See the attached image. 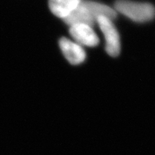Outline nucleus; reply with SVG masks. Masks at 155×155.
I'll use <instances>...</instances> for the list:
<instances>
[{
    "instance_id": "1",
    "label": "nucleus",
    "mask_w": 155,
    "mask_h": 155,
    "mask_svg": "<svg viewBox=\"0 0 155 155\" xmlns=\"http://www.w3.org/2000/svg\"><path fill=\"white\" fill-rule=\"evenodd\" d=\"M101 16L113 20L117 16L115 9L92 0H81L78 6L67 18L63 19L69 26L76 24L93 27Z\"/></svg>"
},
{
    "instance_id": "2",
    "label": "nucleus",
    "mask_w": 155,
    "mask_h": 155,
    "mask_svg": "<svg viewBox=\"0 0 155 155\" xmlns=\"http://www.w3.org/2000/svg\"><path fill=\"white\" fill-rule=\"evenodd\" d=\"M115 10L135 22H147L155 16L153 6L148 2H134L131 0H117L115 2Z\"/></svg>"
},
{
    "instance_id": "3",
    "label": "nucleus",
    "mask_w": 155,
    "mask_h": 155,
    "mask_svg": "<svg viewBox=\"0 0 155 155\" xmlns=\"http://www.w3.org/2000/svg\"><path fill=\"white\" fill-rule=\"evenodd\" d=\"M97 24L99 25L105 39V49L107 53L112 57L119 55L120 52V39L112 20L106 17L101 16L97 19Z\"/></svg>"
},
{
    "instance_id": "4",
    "label": "nucleus",
    "mask_w": 155,
    "mask_h": 155,
    "mask_svg": "<svg viewBox=\"0 0 155 155\" xmlns=\"http://www.w3.org/2000/svg\"><path fill=\"white\" fill-rule=\"evenodd\" d=\"M69 32L76 43L81 46L95 47L99 43V38L93 27L87 25H73L70 26Z\"/></svg>"
},
{
    "instance_id": "5",
    "label": "nucleus",
    "mask_w": 155,
    "mask_h": 155,
    "mask_svg": "<svg viewBox=\"0 0 155 155\" xmlns=\"http://www.w3.org/2000/svg\"><path fill=\"white\" fill-rule=\"evenodd\" d=\"M59 47L65 58L72 65H78L86 59V51L75 41L68 38H62L59 41Z\"/></svg>"
},
{
    "instance_id": "6",
    "label": "nucleus",
    "mask_w": 155,
    "mask_h": 155,
    "mask_svg": "<svg viewBox=\"0 0 155 155\" xmlns=\"http://www.w3.org/2000/svg\"><path fill=\"white\" fill-rule=\"evenodd\" d=\"M81 0H48V5L54 15L64 19L78 6Z\"/></svg>"
}]
</instances>
